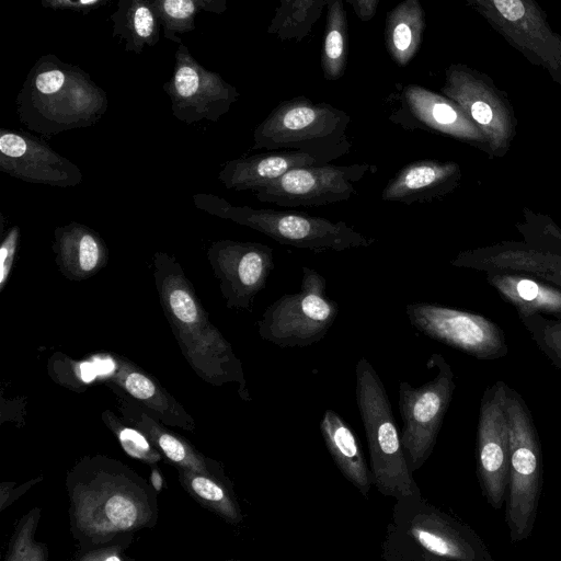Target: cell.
I'll use <instances>...</instances> for the list:
<instances>
[{"instance_id": "603a6c76", "label": "cell", "mask_w": 561, "mask_h": 561, "mask_svg": "<svg viewBox=\"0 0 561 561\" xmlns=\"http://www.w3.org/2000/svg\"><path fill=\"white\" fill-rule=\"evenodd\" d=\"M113 386L126 423L139 430L176 467L202 473H215L221 470L217 462L205 458L184 438L168 431L153 414L134 399L130 400L126 392H121L115 385Z\"/></svg>"}, {"instance_id": "4fadbf2b", "label": "cell", "mask_w": 561, "mask_h": 561, "mask_svg": "<svg viewBox=\"0 0 561 561\" xmlns=\"http://www.w3.org/2000/svg\"><path fill=\"white\" fill-rule=\"evenodd\" d=\"M376 171L370 163L297 167L253 194L257 201L277 206H324L350 199L356 194L354 183Z\"/></svg>"}, {"instance_id": "e0dca14e", "label": "cell", "mask_w": 561, "mask_h": 561, "mask_svg": "<svg viewBox=\"0 0 561 561\" xmlns=\"http://www.w3.org/2000/svg\"><path fill=\"white\" fill-rule=\"evenodd\" d=\"M207 260L230 309H251L274 267L273 249L252 241L217 240L208 248Z\"/></svg>"}, {"instance_id": "d4e9b609", "label": "cell", "mask_w": 561, "mask_h": 561, "mask_svg": "<svg viewBox=\"0 0 561 561\" xmlns=\"http://www.w3.org/2000/svg\"><path fill=\"white\" fill-rule=\"evenodd\" d=\"M320 432L342 476L367 497L374 480L356 434L332 409L324 411L320 421Z\"/></svg>"}, {"instance_id": "60d3db41", "label": "cell", "mask_w": 561, "mask_h": 561, "mask_svg": "<svg viewBox=\"0 0 561 561\" xmlns=\"http://www.w3.org/2000/svg\"><path fill=\"white\" fill-rule=\"evenodd\" d=\"M545 278L561 286V262L554 270L546 275Z\"/></svg>"}, {"instance_id": "8992f818", "label": "cell", "mask_w": 561, "mask_h": 561, "mask_svg": "<svg viewBox=\"0 0 561 561\" xmlns=\"http://www.w3.org/2000/svg\"><path fill=\"white\" fill-rule=\"evenodd\" d=\"M355 398L364 425L374 485L385 496L421 493L408 466L385 386L367 358L355 366Z\"/></svg>"}, {"instance_id": "4316f807", "label": "cell", "mask_w": 561, "mask_h": 561, "mask_svg": "<svg viewBox=\"0 0 561 561\" xmlns=\"http://www.w3.org/2000/svg\"><path fill=\"white\" fill-rule=\"evenodd\" d=\"M425 28V12L419 0H402L387 12L385 44L398 66H407L417 54Z\"/></svg>"}, {"instance_id": "1f68e13d", "label": "cell", "mask_w": 561, "mask_h": 561, "mask_svg": "<svg viewBox=\"0 0 561 561\" xmlns=\"http://www.w3.org/2000/svg\"><path fill=\"white\" fill-rule=\"evenodd\" d=\"M165 38L181 44V36L195 28V18L201 12L220 14L227 10L228 0H153Z\"/></svg>"}, {"instance_id": "484cf974", "label": "cell", "mask_w": 561, "mask_h": 561, "mask_svg": "<svg viewBox=\"0 0 561 561\" xmlns=\"http://www.w3.org/2000/svg\"><path fill=\"white\" fill-rule=\"evenodd\" d=\"M111 20L112 35L126 51L140 54L159 42L162 25L153 0H118Z\"/></svg>"}, {"instance_id": "cb8c5ba5", "label": "cell", "mask_w": 561, "mask_h": 561, "mask_svg": "<svg viewBox=\"0 0 561 561\" xmlns=\"http://www.w3.org/2000/svg\"><path fill=\"white\" fill-rule=\"evenodd\" d=\"M320 164L313 157L299 150H273L227 161L218 180L228 190L251 191L268 185L293 168Z\"/></svg>"}, {"instance_id": "9c48e42d", "label": "cell", "mask_w": 561, "mask_h": 561, "mask_svg": "<svg viewBox=\"0 0 561 561\" xmlns=\"http://www.w3.org/2000/svg\"><path fill=\"white\" fill-rule=\"evenodd\" d=\"M297 293L271 304L257 321L259 335L279 347H304L321 341L339 314V305L325 294L327 280L302 266Z\"/></svg>"}, {"instance_id": "d6a6232c", "label": "cell", "mask_w": 561, "mask_h": 561, "mask_svg": "<svg viewBox=\"0 0 561 561\" xmlns=\"http://www.w3.org/2000/svg\"><path fill=\"white\" fill-rule=\"evenodd\" d=\"M104 423L116 435L122 448L130 456L153 465L161 459V453L136 427L122 423L110 411L102 414Z\"/></svg>"}, {"instance_id": "f546056e", "label": "cell", "mask_w": 561, "mask_h": 561, "mask_svg": "<svg viewBox=\"0 0 561 561\" xmlns=\"http://www.w3.org/2000/svg\"><path fill=\"white\" fill-rule=\"evenodd\" d=\"M324 39L320 64L323 77L335 81L346 70L348 58V24L343 0H327Z\"/></svg>"}, {"instance_id": "d590c367", "label": "cell", "mask_w": 561, "mask_h": 561, "mask_svg": "<svg viewBox=\"0 0 561 561\" xmlns=\"http://www.w3.org/2000/svg\"><path fill=\"white\" fill-rule=\"evenodd\" d=\"M21 229L18 225L10 227L4 233L0 244V293L9 283L20 249Z\"/></svg>"}, {"instance_id": "836d02e7", "label": "cell", "mask_w": 561, "mask_h": 561, "mask_svg": "<svg viewBox=\"0 0 561 561\" xmlns=\"http://www.w3.org/2000/svg\"><path fill=\"white\" fill-rule=\"evenodd\" d=\"M522 320L539 350L561 369V314L556 319L535 314Z\"/></svg>"}, {"instance_id": "7c38bea8", "label": "cell", "mask_w": 561, "mask_h": 561, "mask_svg": "<svg viewBox=\"0 0 561 561\" xmlns=\"http://www.w3.org/2000/svg\"><path fill=\"white\" fill-rule=\"evenodd\" d=\"M440 91L480 128L493 156L507 151L515 135L516 119L506 93L492 78L468 65L451 64L446 68Z\"/></svg>"}, {"instance_id": "b9f144b4", "label": "cell", "mask_w": 561, "mask_h": 561, "mask_svg": "<svg viewBox=\"0 0 561 561\" xmlns=\"http://www.w3.org/2000/svg\"><path fill=\"white\" fill-rule=\"evenodd\" d=\"M346 3H348L350 5H352V3L354 2V0H345Z\"/></svg>"}, {"instance_id": "5bb4252c", "label": "cell", "mask_w": 561, "mask_h": 561, "mask_svg": "<svg viewBox=\"0 0 561 561\" xmlns=\"http://www.w3.org/2000/svg\"><path fill=\"white\" fill-rule=\"evenodd\" d=\"M405 312L424 335L478 359H499L508 352L503 331L483 316L428 302L409 304Z\"/></svg>"}, {"instance_id": "3957f363", "label": "cell", "mask_w": 561, "mask_h": 561, "mask_svg": "<svg viewBox=\"0 0 561 561\" xmlns=\"http://www.w3.org/2000/svg\"><path fill=\"white\" fill-rule=\"evenodd\" d=\"M15 103L20 122L46 137L90 127L108 106L106 92L85 71L53 54L31 68Z\"/></svg>"}, {"instance_id": "f1b7e54d", "label": "cell", "mask_w": 561, "mask_h": 561, "mask_svg": "<svg viewBox=\"0 0 561 561\" xmlns=\"http://www.w3.org/2000/svg\"><path fill=\"white\" fill-rule=\"evenodd\" d=\"M490 283L511 302L520 319L540 313L561 314V290L520 275H495Z\"/></svg>"}, {"instance_id": "6da1fadb", "label": "cell", "mask_w": 561, "mask_h": 561, "mask_svg": "<svg viewBox=\"0 0 561 561\" xmlns=\"http://www.w3.org/2000/svg\"><path fill=\"white\" fill-rule=\"evenodd\" d=\"M67 488L71 531L83 545H104L157 522L158 492L118 460L84 457L69 472Z\"/></svg>"}, {"instance_id": "7402d4cb", "label": "cell", "mask_w": 561, "mask_h": 561, "mask_svg": "<svg viewBox=\"0 0 561 561\" xmlns=\"http://www.w3.org/2000/svg\"><path fill=\"white\" fill-rule=\"evenodd\" d=\"M110 359L114 366L105 375L110 383L123 389L161 422L191 432L195 430L193 417L153 377L124 358Z\"/></svg>"}, {"instance_id": "d6986e66", "label": "cell", "mask_w": 561, "mask_h": 561, "mask_svg": "<svg viewBox=\"0 0 561 561\" xmlns=\"http://www.w3.org/2000/svg\"><path fill=\"white\" fill-rule=\"evenodd\" d=\"M399 107L389 119L404 129H424L460 141L486 148L480 128L451 99L417 84L404 85L399 95Z\"/></svg>"}, {"instance_id": "ab89813d", "label": "cell", "mask_w": 561, "mask_h": 561, "mask_svg": "<svg viewBox=\"0 0 561 561\" xmlns=\"http://www.w3.org/2000/svg\"><path fill=\"white\" fill-rule=\"evenodd\" d=\"M151 485L152 488L159 493L161 491L163 480L160 474L159 469H152L151 477H150Z\"/></svg>"}, {"instance_id": "f35d334b", "label": "cell", "mask_w": 561, "mask_h": 561, "mask_svg": "<svg viewBox=\"0 0 561 561\" xmlns=\"http://www.w3.org/2000/svg\"><path fill=\"white\" fill-rule=\"evenodd\" d=\"M123 546H108V547H101L96 550H92L87 552L84 556L80 557V560H122L121 550Z\"/></svg>"}, {"instance_id": "74e56055", "label": "cell", "mask_w": 561, "mask_h": 561, "mask_svg": "<svg viewBox=\"0 0 561 561\" xmlns=\"http://www.w3.org/2000/svg\"><path fill=\"white\" fill-rule=\"evenodd\" d=\"M380 1L381 0H354L351 7L360 21L368 22L376 15Z\"/></svg>"}, {"instance_id": "ac0fdd59", "label": "cell", "mask_w": 561, "mask_h": 561, "mask_svg": "<svg viewBox=\"0 0 561 561\" xmlns=\"http://www.w3.org/2000/svg\"><path fill=\"white\" fill-rule=\"evenodd\" d=\"M0 170L27 183L61 188L75 187L83 179L79 167L42 138L9 128L0 129Z\"/></svg>"}, {"instance_id": "5b68a950", "label": "cell", "mask_w": 561, "mask_h": 561, "mask_svg": "<svg viewBox=\"0 0 561 561\" xmlns=\"http://www.w3.org/2000/svg\"><path fill=\"white\" fill-rule=\"evenodd\" d=\"M350 115L325 102L296 96L279 103L255 127L252 150H299L320 164L351 151Z\"/></svg>"}, {"instance_id": "277c9868", "label": "cell", "mask_w": 561, "mask_h": 561, "mask_svg": "<svg viewBox=\"0 0 561 561\" xmlns=\"http://www.w3.org/2000/svg\"><path fill=\"white\" fill-rule=\"evenodd\" d=\"M387 561H493L482 539L421 493L396 499L381 545Z\"/></svg>"}, {"instance_id": "52a82bcc", "label": "cell", "mask_w": 561, "mask_h": 561, "mask_svg": "<svg viewBox=\"0 0 561 561\" xmlns=\"http://www.w3.org/2000/svg\"><path fill=\"white\" fill-rule=\"evenodd\" d=\"M193 203L209 215L249 227L280 244L298 249L341 252L367 248L375 242L374 238L344 221H331L305 213L232 205L220 196L206 193L194 194Z\"/></svg>"}, {"instance_id": "44dd1931", "label": "cell", "mask_w": 561, "mask_h": 561, "mask_svg": "<svg viewBox=\"0 0 561 561\" xmlns=\"http://www.w3.org/2000/svg\"><path fill=\"white\" fill-rule=\"evenodd\" d=\"M460 179L454 161L416 160L401 168L387 183L381 199L403 204L423 203L453 191Z\"/></svg>"}, {"instance_id": "8d00e7d4", "label": "cell", "mask_w": 561, "mask_h": 561, "mask_svg": "<svg viewBox=\"0 0 561 561\" xmlns=\"http://www.w3.org/2000/svg\"><path fill=\"white\" fill-rule=\"evenodd\" d=\"M110 0H42L41 4L45 9L53 10H72L84 12L102 7Z\"/></svg>"}, {"instance_id": "2e32d148", "label": "cell", "mask_w": 561, "mask_h": 561, "mask_svg": "<svg viewBox=\"0 0 561 561\" xmlns=\"http://www.w3.org/2000/svg\"><path fill=\"white\" fill-rule=\"evenodd\" d=\"M506 388L499 380L485 389L478 422V477L483 495L495 510L505 502L508 484L511 435Z\"/></svg>"}, {"instance_id": "ba28073f", "label": "cell", "mask_w": 561, "mask_h": 561, "mask_svg": "<svg viewBox=\"0 0 561 561\" xmlns=\"http://www.w3.org/2000/svg\"><path fill=\"white\" fill-rule=\"evenodd\" d=\"M506 411L511 435L505 522L512 543L531 534L542 486V456L538 433L520 394L506 388Z\"/></svg>"}, {"instance_id": "30bf717a", "label": "cell", "mask_w": 561, "mask_h": 561, "mask_svg": "<svg viewBox=\"0 0 561 561\" xmlns=\"http://www.w3.org/2000/svg\"><path fill=\"white\" fill-rule=\"evenodd\" d=\"M508 45L561 85V34L536 0H465Z\"/></svg>"}, {"instance_id": "ffe728a7", "label": "cell", "mask_w": 561, "mask_h": 561, "mask_svg": "<svg viewBox=\"0 0 561 561\" xmlns=\"http://www.w3.org/2000/svg\"><path fill=\"white\" fill-rule=\"evenodd\" d=\"M51 249L58 271L72 282L93 277L108 262L110 251L104 239L78 221L55 228Z\"/></svg>"}, {"instance_id": "7a4b0ae2", "label": "cell", "mask_w": 561, "mask_h": 561, "mask_svg": "<svg viewBox=\"0 0 561 561\" xmlns=\"http://www.w3.org/2000/svg\"><path fill=\"white\" fill-rule=\"evenodd\" d=\"M154 285L163 313L192 368L214 386L239 383V394L250 401L240 359L230 343L210 322L194 285L174 256L153 254Z\"/></svg>"}, {"instance_id": "83f0119b", "label": "cell", "mask_w": 561, "mask_h": 561, "mask_svg": "<svg viewBox=\"0 0 561 561\" xmlns=\"http://www.w3.org/2000/svg\"><path fill=\"white\" fill-rule=\"evenodd\" d=\"M178 469L183 488L203 506L230 524L242 522L241 507L232 483L221 470L215 473H202L181 467Z\"/></svg>"}, {"instance_id": "8fae6325", "label": "cell", "mask_w": 561, "mask_h": 561, "mask_svg": "<svg viewBox=\"0 0 561 561\" xmlns=\"http://www.w3.org/2000/svg\"><path fill=\"white\" fill-rule=\"evenodd\" d=\"M427 365L437 370L430 381L419 387L405 381L399 383L401 442L412 472L432 455L456 387L453 369L440 354H432Z\"/></svg>"}, {"instance_id": "9a60e30c", "label": "cell", "mask_w": 561, "mask_h": 561, "mask_svg": "<svg viewBox=\"0 0 561 561\" xmlns=\"http://www.w3.org/2000/svg\"><path fill=\"white\" fill-rule=\"evenodd\" d=\"M173 73L163 84L173 116L185 124L203 119L217 122L237 102L240 93L218 73L204 68L181 43Z\"/></svg>"}, {"instance_id": "4dcf8cb0", "label": "cell", "mask_w": 561, "mask_h": 561, "mask_svg": "<svg viewBox=\"0 0 561 561\" xmlns=\"http://www.w3.org/2000/svg\"><path fill=\"white\" fill-rule=\"evenodd\" d=\"M327 0H278L267 33L279 41L300 42L321 16Z\"/></svg>"}, {"instance_id": "e575fe53", "label": "cell", "mask_w": 561, "mask_h": 561, "mask_svg": "<svg viewBox=\"0 0 561 561\" xmlns=\"http://www.w3.org/2000/svg\"><path fill=\"white\" fill-rule=\"evenodd\" d=\"M38 514L32 511L27 517L20 523L18 533L15 534L7 560H45L46 551L43 546L37 545L33 540V533L36 528Z\"/></svg>"}]
</instances>
